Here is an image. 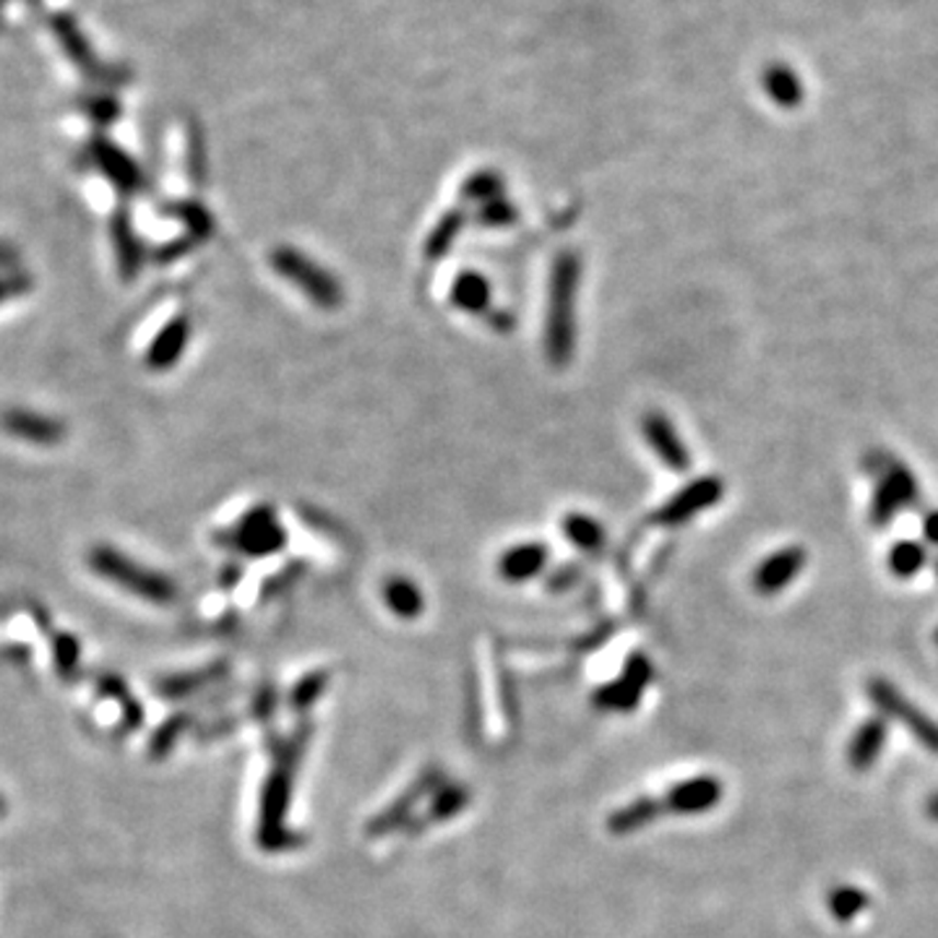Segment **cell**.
Listing matches in <instances>:
<instances>
[{
  "instance_id": "obj_25",
  "label": "cell",
  "mask_w": 938,
  "mask_h": 938,
  "mask_svg": "<svg viewBox=\"0 0 938 938\" xmlns=\"http://www.w3.org/2000/svg\"><path fill=\"white\" fill-rule=\"evenodd\" d=\"M923 535L934 545H938V511L926 513V519H923Z\"/></svg>"
},
{
  "instance_id": "obj_5",
  "label": "cell",
  "mask_w": 938,
  "mask_h": 938,
  "mask_svg": "<svg viewBox=\"0 0 938 938\" xmlns=\"http://www.w3.org/2000/svg\"><path fill=\"white\" fill-rule=\"evenodd\" d=\"M722 493H725V485L720 483V477H698V480L686 485V488L678 490L675 496L655 513V522L662 526L686 524L688 519L696 517V513L707 511L711 506L720 503Z\"/></svg>"
},
{
  "instance_id": "obj_22",
  "label": "cell",
  "mask_w": 938,
  "mask_h": 938,
  "mask_svg": "<svg viewBox=\"0 0 938 938\" xmlns=\"http://www.w3.org/2000/svg\"><path fill=\"white\" fill-rule=\"evenodd\" d=\"M868 900L866 894L860 892V889L853 887H842L837 892L830 894V910L832 915L837 917V920H853L855 915L860 913V910H866Z\"/></svg>"
},
{
  "instance_id": "obj_13",
  "label": "cell",
  "mask_w": 938,
  "mask_h": 938,
  "mask_svg": "<svg viewBox=\"0 0 938 938\" xmlns=\"http://www.w3.org/2000/svg\"><path fill=\"white\" fill-rule=\"evenodd\" d=\"M545 560H547V547L535 543V540H530V543L509 547V551L501 556V560H498V571H501V577L509 581H524L543 571Z\"/></svg>"
},
{
  "instance_id": "obj_4",
  "label": "cell",
  "mask_w": 938,
  "mask_h": 938,
  "mask_svg": "<svg viewBox=\"0 0 938 938\" xmlns=\"http://www.w3.org/2000/svg\"><path fill=\"white\" fill-rule=\"evenodd\" d=\"M232 545L241 547L248 556H271V553L282 551L287 543L285 526L279 524L277 513L269 506H256L238 522L232 530Z\"/></svg>"
},
{
  "instance_id": "obj_12",
  "label": "cell",
  "mask_w": 938,
  "mask_h": 938,
  "mask_svg": "<svg viewBox=\"0 0 938 938\" xmlns=\"http://www.w3.org/2000/svg\"><path fill=\"white\" fill-rule=\"evenodd\" d=\"M451 305L459 308L462 313H470V316H480L490 308V282L488 277H483L480 271L475 269H464L462 274H456L454 282H451Z\"/></svg>"
},
{
  "instance_id": "obj_6",
  "label": "cell",
  "mask_w": 938,
  "mask_h": 938,
  "mask_svg": "<svg viewBox=\"0 0 938 938\" xmlns=\"http://www.w3.org/2000/svg\"><path fill=\"white\" fill-rule=\"evenodd\" d=\"M641 433L644 441L649 443V449L655 451L657 459L673 472H686L691 467V451L683 443L681 433H678L670 417L662 413H647L641 417Z\"/></svg>"
},
{
  "instance_id": "obj_24",
  "label": "cell",
  "mask_w": 938,
  "mask_h": 938,
  "mask_svg": "<svg viewBox=\"0 0 938 938\" xmlns=\"http://www.w3.org/2000/svg\"><path fill=\"white\" fill-rule=\"evenodd\" d=\"M513 219H517V209L506 198H493V201L483 204L480 209V222L488 224V228H506Z\"/></svg>"
},
{
  "instance_id": "obj_18",
  "label": "cell",
  "mask_w": 938,
  "mask_h": 938,
  "mask_svg": "<svg viewBox=\"0 0 938 938\" xmlns=\"http://www.w3.org/2000/svg\"><path fill=\"white\" fill-rule=\"evenodd\" d=\"M462 224H464L462 211H449V215L436 224V230L428 235V243H426L428 258H433L436 262V258L447 256L449 248L459 238V232H462Z\"/></svg>"
},
{
  "instance_id": "obj_20",
  "label": "cell",
  "mask_w": 938,
  "mask_h": 938,
  "mask_svg": "<svg viewBox=\"0 0 938 938\" xmlns=\"http://www.w3.org/2000/svg\"><path fill=\"white\" fill-rule=\"evenodd\" d=\"M113 241H115V251H118V262H120L123 274L134 277V274L139 271L141 251H139V243H136L131 228H128V222L123 217H118L113 222Z\"/></svg>"
},
{
  "instance_id": "obj_9",
  "label": "cell",
  "mask_w": 938,
  "mask_h": 938,
  "mask_svg": "<svg viewBox=\"0 0 938 938\" xmlns=\"http://www.w3.org/2000/svg\"><path fill=\"white\" fill-rule=\"evenodd\" d=\"M806 566V551L798 545L783 547V551L766 556L753 571V587L762 594H777L783 592L792 579L803 571Z\"/></svg>"
},
{
  "instance_id": "obj_17",
  "label": "cell",
  "mask_w": 938,
  "mask_h": 938,
  "mask_svg": "<svg viewBox=\"0 0 938 938\" xmlns=\"http://www.w3.org/2000/svg\"><path fill=\"white\" fill-rule=\"evenodd\" d=\"M923 564H926V551H923L920 543H913V540H902V543H896L889 551V571L900 579L913 577V574L920 571Z\"/></svg>"
},
{
  "instance_id": "obj_1",
  "label": "cell",
  "mask_w": 938,
  "mask_h": 938,
  "mask_svg": "<svg viewBox=\"0 0 938 938\" xmlns=\"http://www.w3.org/2000/svg\"><path fill=\"white\" fill-rule=\"evenodd\" d=\"M581 266L571 251L558 253L547 285V316H545V355L553 366L564 368L577 347V290Z\"/></svg>"
},
{
  "instance_id": "obj_7",
  "label": "cell",
  "mask_w": 938,
  "mask_h": 938,
  "mask_svg": "<svg viewBox=\"0 0 938 938\" xmlns=\"http://www.w3.org/2000/svg\"><path fill=\"white\" fill-rule=\"evenodd\" d=\"M879 480V490L873 496V524L884 526L896 511L913 503V498L917 496V483L910 475V470L902 467L900 462H889L887 472Z\"/></svg>"
},
{
  "instance_id": "obj_8",
  "label": "cell",
  "mask_w": 938,
  "mask_h": 938,
  "mask_svg": "<svg viewBox=\"0 0 938 938\" xmlns=\"http://www.w3.org/2000/svg\"><path fill=\"white\" fill-rule=\"evenodd\" d=\"M0 426L19 441L34 443V447H55V443L63 441L66 426L60 420H55L50 415L32 413V409H9L0 417Z\"/></svg>"
},
{
  "instance_id": "obj_21",
  "label": "cell",
  "mask_w": 938,
  "mask_h": 938,
  "mask_svg": "<svg viewBox=\"0 0 938 938\" xmlns=\"http://www.w3.org/2000/svg\"><path fill=\"white\" fill-rule=\"evenodd\" d=\"M766 92L783 107H796L800 94H803L800 92L798 79L792 77L790 71H783V68H777V71H772L769 77H766Z\"/></svg>"
},
{
  "instance_id": "obj_19",
  "label": "cell",
  "mask_w": 938,
  "mask_h": 938,
  "mask_svg": "<svg viewBox=\"0 0 938 938\" xmlns=\"http://www.w3.org/2000/svg\"><path fill=\"white\" fill-rule=\"evenodd\" d=\"M386 602L394 613L399 615H417L422 607V594L409 579L394 577L386 581Z\"/></svg>"
},
{
  "instance_id": "obj_27",
  "label": "cell",
  "mask_w": 938,
  "mask_h": 938,
  "mask_svg": "<svg viewBox=\"0 0 938 938\" xmlns=\"http://www.w3.org/2000/svg\"><path fill=\"white\" fill-rule=\"evenodd\" d=\"M930 813H934V817H938V798L934 800V806H930Z\"/></svg>"
},
{
  "instance_id": "obj_23",
  "label": "cell",
  "mask_w": 938,
  "mask_h": 938,
  "mask_svg": "<svg viewBox=\"0 0 938 938\" xmlns=\"http://www.w3.org/2000/svg\"><path fill=\"white\" fill-rule=\"evenodd\" d=\"M498 194H501V181H498L493 173L475 175L467 186H464V196L475 198V201H483V204L493 201V198H501Z\"/></svg>"
},
{
  "instance_id": "obj_3",
  "label": "cell",
  "mask_w": 938,
  "mask_h": 938,
  "mask_svg": "<svg viewBox=\"0 0 938 938\" xmlns=\"http://www.w3.org/2000/svg\"><path fill=\"white\" fill-rule=\"evenodd\" d=\"M89 564H92L100 577L115 581V584L126 587V590H131L134 594H141V598L157 602L173 598V581L164 579L162 574L152 571V568L139 566L136 560L113 551V547H94L92 556H89Z\"/></svg>"
},
{
  "instance_id": "obj_15",
  "label": "cell",
  "mask_w": 938,
  "mask_h": 938,
  "mask_svg": "<svg viewBox=\"0 0 938 938\" xmlns=\"http://www.w3.org/2000/svg\"><path fill=\"white\" fill-rule=\"evenodd\" d=\"M560 532L568 537V543L574 547H579V551H598L605 543V526H602L598 519L590 517V513H566L564 522H560Z\"/></svg>"
},
{
  "instance_id": "obj_16",
  "label": "cell",
  "mask_w": 938,
  "mask_h": 938,
  "mask_svg": "<svg viewBox=\"0 0 938 938\" xmlns=\"http://www.w3.org/2000/svg\"><path fill=\"white\" fill-rule=\"evenodd\" d=\"M884 741H887V722L871 720L862 725V728L855 732L850 751H847V756H850V764L855 769H866V766H871L876 762V756H879Z\"/></svg>"
},
{
  "instance_id": "obj_26",
  "label": "cell",
  "mask_w": 938,
  "mask_h": 938,
  "mask_svg": "<svg viewBox=\"0 0 938 938\" xmlns=\"http://www.w3.org/2000/svg\"><path fill=\"white\" fill-rule=\"evenodd\" d=\"M26 282L24 279H11V282H0V303H5V300L19 296V292H24Z\"/></svg>"
},
{
  "instance_id": "obj_11",
  "label": "cell",
  "mask_w": 938,
  "mask_h": 938,
  "mask_svg": "<svg viewBox=\"0 0 938 938\" xmlns=\"http://www.w3.org/2000/svg\"><path fill=\"white\" fill-rule=\"evenodd\" d=\"M188 341H190V321L186 316L167 321L147 349V366L152 368V371H167V368H173L175 362L183 358Z\"/></svg>"
},
{
  "instance_id": "obj_14",
  "label": "cell",
  "mask_w": 938,
  "mask_h": 938,
  "mask_svg": "<svg viewBox=\"0 0 938 938\" xmlns=\"http://www.w3.org/2000/svg\"><path fill=\"white\" fill-rule=\"evenodd\" d=\"M94 160H97L102 173H105L120 190H136V186L141 183V173L136 170L131 157H126L123 152H118V149H113V143H97V147H94Z\"/></svg>"
},
{
  "instance_id": "obj_2",
  "label": "cell",
  "mask_w": 938,
  "mask_h": 938,
  "mask_svg": "<svg viewBox=\"0 0 938 938\" xmlns=\"http://www.w3.org/2000/svg\"><path fill=\"white\" fill-rule=\"evenodd\" d=\"M269 262L271 269L290 285H296L311 303L321 308H339L341 300H345V290H341L339 279L298 248L279 245V248L271 251Z\"/></svg>"
},
{
  "instance_id": "obj_10",
  "label": "cell",
  "mask_w": 938,
  "mask_h": 938,
  "mask_svg": "<svg viewBox=\"0 0 938 938\" xmlns=\"http://www.w3.org/2000/svg\"><path fill=\"white\" fill-rule=\"evenodd\" d=\"M868 694H871L876 704H881V709H887L889 715L900 717L902 722H907V728L913 730L930 751H938V728L928 720V717H923L920 711L910 707L905 698L900 696V691H894L884 681H871L868 683Z\"/></svg>"
}]
</instances>
